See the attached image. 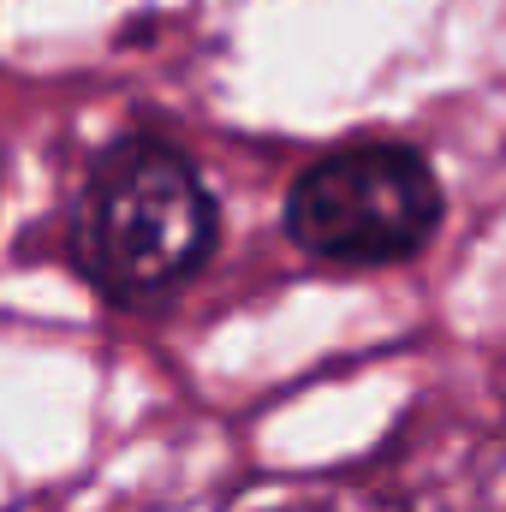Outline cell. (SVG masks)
I'll return each instance as SVG.
<instances>
[{"instance_id": "obj_2", "label": "cell", "mask_w": 506, "mask_h": 512, "mask_svg": "<svg viewBox=\"0 0 506 512\" xmlns=\"http://www.w3.org/2000/svg\"><path fill=\"white\" fill-rule=\"evenodd\" d=\"M441 185L405 143H352L298 173L286 233L322 262H399L429 245Z\"/></svg>"}, {"instance_id": "obj_1", "label": "cell", "mask_w": 506, "mask_h": 512, "mask_svg": "<svg viewBox=\"0 0 506 512\" xmlns=\"http://www.w3.org/2000/svg\"><path fill=\"white\" fill-rule=\"evenodd\" d=\"M209 245L215 203L179 149L155 137H126L96 161L72 215V256L96 280V292L120 304L155 298L197 274Z\"/></svg>"}]
</instances>
